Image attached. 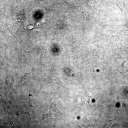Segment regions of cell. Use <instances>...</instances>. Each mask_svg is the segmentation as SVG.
<instances>
[{
    "instance_id": "1",
    "label": "cell",
    "mask_w": 128,
    "mask_h": 128,
    "mask_svg": "<svg viewBox=\"0 0 128 128\" xmlns=\"http://www.w3.org/2000/svg\"><path fill=\"white\" fill-rule=\"evenodd\" d=\"M69 39L67 45L64 47V51L69 65L73 67L77 55L83 51L86 46L82 42L78 32L76 31L71 34Z\"/></svg>"
},
{
    "instance_id": "2",
    "label": "cell",
    "mask_w": 128,
    "mask_h": 128,
    "mask_svg": "<svg viewBox=\"0 0 128 128\" xmlns=\"http://www.w3.org/2000/svg\"><path fill=\"white\" fill-rule=\"evenodd\" d=\"M92 44L93 46L91 47H86L84 50L85 53L84 57L78 62L80 64L87 63L89 65L99 61L104 56L109 47V45L106 47V45L102 43L99 45Z\"/></svg>"
},
{
    "instance_id": "3",
    "label": "cell",
    "mask_w": 128,
    "mask_h": 128,
    "mask_svg": "<svg viewBox=\"0 0 128 128\" xmlns=\"http://www.w3.org/2000/svg\"><path fill=\"white\" fill-rule=\"evenodd\" d=\"M109 44L111 50L112 56L114 61L117 63L124 58L125 53L128 47L123 45L121 42L119 37L117 33L113 35L109 38Z\"/></svg>"
},
{
    "instance_id": "4",
    "label": "cell",
    "mask_w": 128,
    "mask_h": 128,
    "mask_svg": "<svg viewBox=\"0 0 128 128\" xmlns=\"http://www.w3.org/2000/svg\"><path fill=\"white\" fill-rule=\"evenodd\" d=\"M119 28V25H107L102 27L90 37L85 44L87 46L88 45L95 44L97 41H102L104 39L107 40L110 35L117 32Z\"/></svg>"
},
{
    "instance_id": "5",
    "label": "cell",
    "mask_w": 128,
    "mask_h": 128,
    "mask_svg": "<svg viewBox=\"0 0 128 128\" xmlns=\"http://www.w3.org/2000/svg\"><path fill=\"white\" fill-rule=\"evenodd\" d=\"M55 64L53 63L51 65L50 70L47 76L41 82L38 92L45 86L50 84H56L63 88H66L59 76L57 64Z\"/></svg>"
},
{
    "instance_id": "6",
    "label": "cell",
    "mask_w": 128,
    "mask_h": 128,
    "mask_svg": "<svg viewBox=\"0 0 128 128\" xmlns=\"http://www.w3.org/2000/svg\"><path fill=\"white\" fill-rule=\"evenodd\" d=\"M47 97L50 104V109L49 112L46 114H42L40 113V114L42 117L41 121L48 117H52L60 118L64 117L66 115L61 112L58 108L54 99H53L49 96Z\"/></svg>"
},
{
    "instance_id": "7",
    "label": "cell",
    "mask_w": 128,
    "mask_h": 128,
    "mask_svg": "<svg viewBox=\"0 0 128 128\" xmlns=\"http://www.w3.org/2000/svg\"><path fill=\"white\" fill-rule=\"evenodd\" d=\"M84 99L80 92L77 91L70 101L71 112L77 113L84 106Z\"/></svg>"
},
{
    "instance_id": "8",
    "label": "cell",
    "mask_w": 128,
    "mask_h": 128,
    "mask_svg": "<svg viewBox=\"0 0 128 128\" xmlns=\"http://www.w3.org/2000/svg\"><path fill=\"white\" fill-rule=\"evenodd\" d=\"M117 116L116 115L113 107L109 106L108 108V118L105 125L106 128L109 127L114 121H118L116 119Z\"/></svg>"
},
{
    "instance_id": "9",
    "label": "cell",
    "mask_w": 128,
    "mask_h": 128,
    "mask_svg": "<svg viewBox=\"0 0 128 128\" xmlns=\"http://www.w3.org/2000/svg\"><path fill=\"white\" fill-rule=\"evenodd\" d=\"M121 64L117 68V70L120 73L123 74L128 72V55L125 56Z\"/></svg>"
},
{
    "instance_id": "10",
    "label": "cell",
    "mask_w": 128,
    "mask_h": 128,
    "mask_svg": "<svg viewBox=\"0 0 128 128\" xmlns=\"http://www.w3.org/2000/svg\"><path fill=\"white\" fill-rule=\"evenodd\" d=\"M47 50L45 48L42 49L40 62L41 64L43 67L46 66L49 62V56Z\"/></svg>"
},
{
    "instance_id": "11",
    "label": "cell",
    "mask_w": 128,
    "mask_h": 128,
    "mask_svg": "<svg viewBox=\"0 0 128 128\" xmlns=\"http://www.w3.org/2000/svg\"><path fill=\"white\" fill-rule=\"evenodd\" d=\"M18 114L23 120V121L27 123L28 126L31 117L29 113L24 110H18Z\"/></svg>"
},
{
    "instance_id": "12",
    "label": "cell",
    "mask_w": 128,
    "mask_h": 128,
    "mask_svg": "<svg viewBox=\"0 0 128 128\" xmlns=\"http://www.w3.org/2000/svg\"><path fill=\"white\" fill-rule=\"evenodd\" d=\"M119 29L117 33L118 36L120 37L125 36H128V22L124 24L119 25Z\"/></svg>"
},
{
    "instance_id": "13",
    "label": "cell",
    "mask_w": 128,
    "mask_h": 128,
    "mask_svg": "<svg viewBox=\"0 0 128 128\" xmlns=\"http://www.w3.org/2000/svg\"><path fill=\"white\" fill-rule=\"evenodd\" d=\"M32 50L24 51L19 54L18 59L21 63L24 64L27 62L29 58L30 57Z\"/></svg>"
},
{
    "instance_id": "14",
    "label": "cell",
    "mask_w": 128,
    "mask_h": 128,
    "mask_svg": "<svg viewBox=\"0 0 128 128\" xmlns=\"http://www.w3.org/2000/svg\"><path fill=\"white\" fill-rule=\"evenodd\" d=\"M31 72L27 73L21 79L19 83V85L21 87L25 86L27 85L31 78Z\"/></svg>"
},
{
    "instance_id": "15",
    "label": "cell",
    "mask_w": 128,
    "mask_h": 128,
    "mask_svg": "<svg viewBox=\"0 0 128 128\" xmlns=\"http://www.w3.org/2000/svg\"><path fill=\"white\" fill-rule=\"evenodd\" d=\"M81 14L83 19L88 22L92 23L96 21L95 18L86 10H82Z\"/></svg>"
},
{
    "instance_id": "16",
    "label": "cell",
    "mask_w": 128,
    "mask_h": 128,
    "mask_svg": "<svg viewBox=\"0 0 128 128\" xmlns=\"http://www.w3.org/2000/svg\"><path fill=\"white\" fill-rule=\"evenodd\" d=\"M14 79L11 75L8 76L6 79V82L7 85L9 87L12 86L14 82Z\"/></svg>"
},
{
    "instance_id": "17",
    "label": "cell",
    "mask_w": 128,
    "mask_h": 128,
    "mask_svg": "<svg viewBox=\"0 0 128 128\" xmlns=\"http://www.w3.org/2000/svg\"><path fill=\"white\" fill-rule=\"evenodd\" d=\"M0 99H1V102L2 101L3 103L6 102H10L7 99L6 97H5L2 96L1 95H0Z\"/></svg>"
},
{
    "instance_id": "18",
    "label": "cell",
    "mask_w": 128,
    "mask_h": 128,
    "mask_svg": "<svg viewBox=\"0 0 128 128\" xmlns=\"http://www.w3.org/2000/svg\"><path fill=\"white\" fill-rule=\"evenodd\" d=\"M30 106L31 107H33V108H35H35V107H33V106L31 104H30Z\"/></svg>"
}]
</instances>
